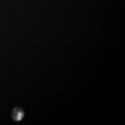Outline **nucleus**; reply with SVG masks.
Listing matches in <instances>:
<instances>
[{
	"label": "nucleus",
	"instance_id": "obj_1",
	"mask_svg": "<svg viewBox=\"0 0 125 125\" xmlns=\"http://www.w3.org/2000/svg\"><path fill=\"white\" fill-rule=\"evenodd\" d=\"M24 117V113L19 108H15L13 112V117L15 121L21 120Z\"/></svg>",
	"mask_w": 125,
	"mask_h": 125
}]
</instances>
